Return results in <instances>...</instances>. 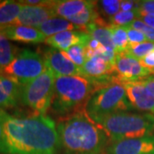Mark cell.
Masks as SVG:
<instances>
[{
  "mask_svg": "<svg viewBox=\"0 0 154 154\" xmlns=\"http://www.w3.org/2000/svg\"><path fill=\"white\" fill-rule=\"evenodd\" d=\"M19 50L0 33V74L14 60Z\"/></svg>",
  "mask_w": 154,
  "mask_h": 154,
  "instance_id": "ffe728a7",
  "label": "cell"
},
{
  "mask_svg": "<svg viewBox=\"0 0 154 154\" xmlns=\"http://www.w3.org/2000/svg\"><path fill=\"white\" fill-rule=\"evenodd\" d=\"M91 36L84 31H64L56 33L45 39V43L52 48L66 51L73 45H87Z\"/></svg>",
  "mask_w": 154,
  "mask_h": 154,
  "instance_id": "4fadbf2b",
  "label": "cell"
},
{
  "mask_svg": "<svg viewBox=\"0 0 154 154\" xmlns=\"http://www.w3.org/2000/svg\"><path fill=\"white\" fill-rule=\"evenodd\" d=\"M109 28L112 35V40L115 47L116 53L125 52L129 45L126 28L114 25H110Z\"/></svg>",
  "mask_w": 154,
  "mask_h": 154,
  "instance_id": "7402d4cb",
  "label": "cell"
},
{
  "mask_svg": "<svg viewBox=\"0 0 154 154\" xmlns=\"http://www.w3.org/2000/svg\"><path fill=\"white\" fill-rule=\"evenodd\" d=\"M125 28H126L127 33H128L129 44H139V43H143L146 41H148L143 33L135 30L134 28H131L128 26H127Z\"/></svg>",
  "mask_w": 154,
  "mask_h": 154,
  "instance_id": "83f0119b",
  "label": "cell"
},
{
  "mask_svg": "<svg viewBox=\"0 0 154 154\" xmlns=\"http://www.w3.org/2000/svg\"><path fill=\"white\" fill-rule=\"evenodd\" d=\"M105 154H154V134L111 142Z\"/></svg>",
  "mask_w": 154,
  "mask_h": 154,
  "instance_id": "30bf717a",
  "label": "cell"
},
{
  "mask_svg": "<svg viewBox=\"0 0 154 154\" xmlns=\"http://www.w3.org/2000/svg\"><path fill=\"white\" fill-rule=\"evenodd\" d=\"M121 1L119 0H104L99 2L102 11L110 18L113 17L120 11Z\"/></svg>",
  "mask_w": 154,
  "mask_h": 154,
  "instance_id": "484cf974",
  "label": "cell"
},
{
  "mask_svg": "<svg viewBox=\"0 0 154 154\" xmlns=\"http://www.w3.org/2000/svg\"><path fill=\"white\" fill-rule=\"evenodd\" d=\"M116 83L126 84L130 82H139L153 73L145 68L140 62L127 53H116L115 58Z\"/></svg>",
  "mask_w": 154,
  "mask_h": 154,
  "instance_id": "ba28073f",
  "label": "cell"
},
{
  "mask_svg": "<svg viewBox=\"0 0 154 154\" xmlns=\"http://www.w3.org/2000/svg\"><path fill=\"white\" fill-rule=\"evenodd\" d=\"M67 56L69 57V59L76 64L78 67L83 66L85 62L87 61L86 57V46L82 45H73L70 48L64 51Z\"/></svg>",
  "mask_w": 154,
  "mask_h": 154,
  "instance_id": "d4e9b609",
  "label": "cell"
},
{
  "mask_svg": "<svg viewBox=\"0 0 154 154\" xmlns=\"http://www.w3.org/2000/svg\"><path fill=\"white\" fill-rule=\"evenodd\" d=\"M127 96L133 107L138 110L154 113V96L149 93L142 83L130 82L123 84Z\"/></svg>",
  "mask_w": 154,
  "mask_h": 154,
  "instance_id": "7c38bea8",
  "label": "cell"
},
{
  "mask_svg": "<svg viewBox=\"0 0 154 154\" xmlns=\"http://www.w3.org/2000/svg\"><path fill=\"white\" fill-rule=\"evenodd\" d=\"M45 70L44 59L39 54L29 49H22L1 74L17 80L23 86L39 76Z\"/></svg>",
  "mask_w": 154,
  "mask_h": 154,
  "instance_id": "52a82bcc",
  "label": "cell"
},
{
  "mask_svg": "<svg viewBox=\"0 0 154 154\" xmlns=\"http://www.w3.org/2000/svg\"><path fill=\"white\" fill-rule=\"evenodd\" d=\"M110 25H106L105 22L99 18L96 22H92L86 26L85 31L94 39L98 40L103 46L110 50L115 51L112 35L110 32Z\"/></svg>",
  "mask_w": 154,
  "mask_h": 154,
  "instance_id": "ac0fdd59",
  "label": "cell"
},
{
  "mask_svg": "<svg viewBox=\"0 0 154 154\" xmlns=\"http://www.w3.org/2000/svg\"><path fill=\"white\" fill-rule=\"evenodd\" d=\"M60 148L55 122L50 117H15L7 114L0 153L57 154Z\"/></svg>",
  "mask_w": 154,
  "mask_h": 154,
  "instance_id": "6da1fadb",
  "label": "cell"
},
{
  "mask_svg": "<svg viewBox=\"0 0 154 154\" xmlns=\"http://www.w3.org/2000/svg\"><path fill=\"white\" fill-rule=\"evenodd\" d=\"M128 27L143 33L146 35L148 41L154 42V28L147 26L145 22L140 21V19L134 20Z\"/></svg>",
  "mask_w": 154,
  "mask_h": 154,
  "instance_id": "4316f807",
  "label": "cell"
},
{
  "mask_svg": "<svg viewBox=\"0 0 154 154\" xmlns=\"http://www.w3.org/2000/svg\"><path fill=\"white\" fill-rule=\"evenodd\" d=\"M140 82L142 83L145 86V88L148 90L149 93L154 96V76L147 77L146 79L141 81Z\"/></svg>",
  "mask_w": 154,
  "mask_h": 154,
  "instance_id": "836d02e7",
  "label": "cell"
},
{
  "mask_svg": "<svg viewBox=\"0 0 154 154\" xmlns=\"http://www.w3.org/2000/svg\"><path fill=\"white\" fill-rule=\"evenodd\" d=\"M134 108L122 84L113 83L97 89L85 105V113L99 124L102 119L116 112Z\"/></svg>",
  "mask_w": 154,
  "mask_h": 154,
  "instance_id": "5b68a950",
  "label": "cell"
},
{
  "mask_svg": "<svg viewBox=\"0 0 154 154\" xmlns=\"http://www.w3.org/2000/svg\"><path fill=\"white\" fill-rule=\"evenodd\" d=\"M100 88L94 80L82 75L57 77L51 109L58 116L69 115Z\"/></svg>",
  "mask_w": 154,
  "mask_h": 154,
  "instance_id": "3957f363",
  "label": "cell"
},
{
  "mask_svg": "<svg viewBox=\"0 0 154 154\" xmlns=\"http://www.w3.org/2000/svg\"><path fill=\"white\" fill-rule=\"evenodd\" d=\"M22 88L17 80L0 74V109L17 106L22 101Z\"/></svg>",
  "mask_w": 154,
  "mask_h": 154,
  "instance_id": "5bb4252c",
  "label": "cell"
},
{
  "mask_svg": "<svg viewBox=\"0 0 154 154\" xmlns=\"http://www.w3.org/2000/svg\"><path fill=\"white\" fill-rule=\"evenodd\" d=\"M152 51H154V42L146 41L139 44H129L125 53L140 61Z\"/></svg>",
  "mask_w": 154,
  "mask_h": 154,
  "instance_id": "603a6c76",
  "label": "cell"
},
{
  "mask_svg": "<svg viewBox=\"0 0 154 154\" xmlns=\"http://www.w3.org/2000/svg\"><path fill=\"white\" fill-rule=\"evenodd\" d=\"M137 11L142 13L154 14V0H145L139 1Z\"/></svg>",
  "mask_w": 154,
  "mask_h": 154,
  "instance_id": "f1b7e54d",
  "label": "cell"
},
{
  "mask_svg": "<svg viewBox=\"0 0 154 154\" xmlns=\"http://www.w3.org/2000/svg\"><path fill=\"white\" fill-rule=\"evenodd\" d=\"M64 154H102L110 145L105 129L85 111L67 116L57 125Z\"/></svg>",
  "mask_w": 154,
  "mask_h": 154,
  "instance_id": "7a4b0ae2",
  "label": "cell"
},
{
  "mask_svg": "<svg viewBox=\"0 0 154 154\" xmlns=\"http://www.w3.org/2000/svg\"><path fill=\"white\" fill-rule=\"evenodd\" d=\"M140 62L145 68L150 69L154 74V51L140 60Z\"/></svg>",
  "mask_w": 154,
  "mask_h": 154,
  "instance_id": "f546056e",
  "label": "cell"
},
{
  "mask_svg": "<svg viewBox=\"0 0 154 154\" xmlns=\"http://www.w3.org/2000/svg\"><path fill=\"white\" fill-rule=\"evenodd\" d=\"M139 13L137 9L130 11H120L116 15L110 18V25L118 27H127L129 26L134 20L138 19Z\"/></svg>",
  "mask_w": 154,
  "mask_h": 154,
  "instance_id": "cb8c5ba5",
  "label": "cell"
},
{
  "mask_svg": "<svg viewBox=\"0 0 154 154\" xmlns=\"http://www.w3.org/2000/svg\"><path fill=\"white\" fill-rule=\"evenodd\" d=\"M6 116H7V113L5 111L0 109V146L2 145L3 138H4V128H5Z\"/></svg>",
  "mask_w": 154,
  "mask_h": 154,
  "instance_id": "d6a6232c",
  "label": "cell"
},
{
  "mask_svg": "<svg viewBox=\"0 0 154 154\" xmlns=\"http://www.w3.org/2000/svg\"><path fill=\"white\" fill-rule=\"evenodd\" d=\"M96 5H97V2L92 1L91 5H89L86 9H84L82 12L77 14L76 16L71 17L68 20L72 23H74L75 25L85 28L88 24L96 22L98 19L100 18L98 11L95 9Z\"/></svg>",
  "mask_w": 154,
  "mask_h": 154,
  "instance_id": "44dd1931",
  "label": "cell"
},
{
  "mask_svg": "<svg viewBox=\"0 0 154 154\" xmlns=\"http://www.w3.org/2000/svg\"><path fill=\"white\" fill-rule=\"evenodd\" d=\"M37 29L40 33H43L46 38L64 31H85V28L75 25L67 19L57 17L49 19L42 25H40Z\"/></svg>",
  "mask_w": 154,
  "mask_h": 154,
  "instance_id": "e0dca14e",
  "label": "cell"
},
{
  "mask_svg": "<svg viewBox=\"0 0 154 154\" xmlns=\"http://www.w3.org/2000/svg\"><path fill=\"white\" fill-rule=\"evenodd\" d=\"M0 33L9 40H14L22 43H42L45 42L46 37L37 28L22 26L10 25L0 28Z\"/></svg>",
  "mask_w": 154,
  "mask_h": 154,
  "instance_id": "9a60e30c",
  "label": "cell"
},
{
  "mask_svg": "<svg viewBox=\"0 0 154 154\" xmlns=\"http://www.w3.org/2000/svg\"><path fill=\"white\" fill-rule=\"evenodd\" d=\"M138 13H139L138 19L145 22L149 27L154 28V14H147V13H142L139 11Z\"/></svg>",
  "mask_w": 154,
  "mask_h": 154,
  "instance_id": "4dcf8cb0",
  "label": "cell"
},
{
  "mask_svg": "<svg viewBox=\"0 0 154 154\" xmlns=\"http://www.w3.org/2000/svg\"><path fill=\"white\" fill-rule=\"evenodd\" d=\"M55 81L54 74L45 68L39 76L22 86V102L40 115H45L52 104Z\"/></svg>",
  "mask_w": 154,
  "mask_h": 154,
  "instance_id": "8992f818",
  "label": "cell"
},
{
  "mask_svg": "<svg viewBox=\"0 0 154 154\" xmlns=\"http://www.w3.org/2000/svg\"><path fill=\"white\" fill-rule=\"evenodd\" d=\"M52 1L47 5H23L17 21L13 25H22L30 28H38L44 22L52 17H56L51 8Z\"/></svg>",
  "mask_w": 154,
  "mask_h": 154,
  "instance_id": "8fae6325",
  "label": "cell"
},
{
  "mask_svg": "<svg viewBox=\"0 0 154 154\" xmlns=\"http://www.w3.org/2000/svg\"><path fill=\"white\" fill-rule=\"evenodd\" d=\"M45 68L50 69L57 77L82 75L80 67L75 64L64 51L55 48H50L44 54ZM83 76V75H82Z\"/></svg>",
  "mask_w": 154,
  "mask_h": 154,
  "instance_id": "9c48e42d",
  "label": "cell"
},
{
  "mask_svg": "<svg viewBox=\"0 0 154 154\" xmlns=\"http://www.w3.org/2000/svg\"><path fill=\"white\" fill-rule=\"evenodd\" d=\"M139 1H121L120 11H130L136 10Z\"/></svg>",
  "mask_w": 154,
  "mask_h": 154,
  "instance_id": "1f68e13d",
  "label": "cell"
},
{
  "mask_svg": "<svg viewBox=\"0 0 154 154\" xmlns=\"http://www.w3.org/2000/svg\"><path fill=\"white\" fill-rule=\"evenodd\" d=\"M110 138V143L122 140L153 135L154 114L116 112L99 122Z\"/></svg>",
  "mask_w": 154,
  "mask_h": 154,
  "instance_id": "277c9868",
  "label": "cell"
},
{
  "mask_svg": "<svg viewBox=\"0 0 154 154\" xmlns=\"http://www.w3.org/2000/svg\"><path fill=\"white\" fill-rule=\"evenodd\" d=\"M22 6L20 2L2 1L0 3V28L13 25L22 11Z\"/></svg>",
  "mask_w": 154,
  "mask_h": 154,
  "instance_id": "d6986e66",
  "label": "cell"
},
{
  "mask_svg": "<svg viewBox=\"0 0 154 154\" xmlns=\"http://www.w3.org/2000/svg\"><path fill=\"white\" fill-rule=\"evenodd\" d=\"M91 3L92 1L87 0H54L52 1L51 8L57 17L68 20L82 12Z\"/></svg>",
  "mask_w": 154,
  "mask_h": 154,
  "instance_id": "2e32d148",
  "label": "cell"
},
{
  "mask_svg": "<svg viewBox=\"0 0 154 154\" xmlns=\"http://www.w3.org/2000/svg\"><path fill=\"white\" fill-rule=\"evenodd\" d=\"M1 2H2V1H0V3H1Z\"/></svg>",
  "mask_w": 154,
  "mask_h": 154,
  "instance_id": "e575fe53",
  "label": "cell"
}]
</instances>
